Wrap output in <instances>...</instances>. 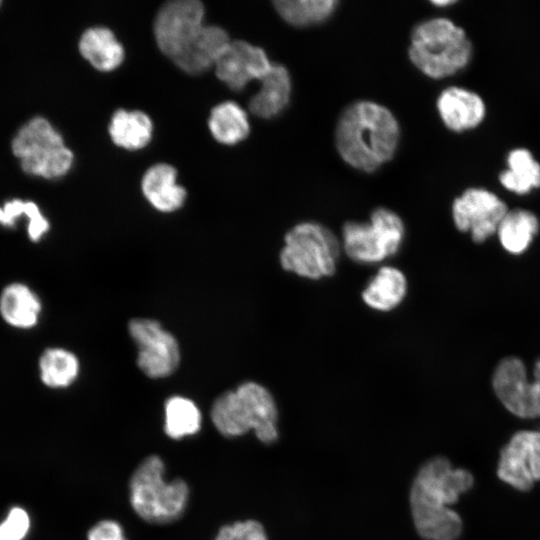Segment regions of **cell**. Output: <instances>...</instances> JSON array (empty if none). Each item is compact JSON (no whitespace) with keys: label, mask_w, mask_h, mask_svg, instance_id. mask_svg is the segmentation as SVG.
<instances>
[{"label":"cell","mask_w":540,"mask_h":540,"mask_svg":"<svg viewBox=\"0 0 540 540\" xmlns=\"http://www.w3.org/2000/svg\"><path fill=\"white\" fill-rule=\"evenodd\" d=\"M12 149L26 173L45 178L66 174L73 163V154L61 135L42 117L33 118L20 129Z\"/></svg>","instance_id":"cell-8"},{"label":"cell","mask_w":540,"mask_h":540,"mask_svg":"<svg viewBox=\"0 0 540 540\" xmlns=\"http://www.w3.org/2000/svg\"><path fill=\"white\" fill-rule=\"evenodd\" d=\"M29 528L28 513L21 507H14L0 524V540H23Z\"/></svg>","instance_id":"cell-30"},{"label":"cell","mask_w":540,"mask_h":540,"mask_svg":"<svg viewBox=\"0 0 540 540\" xmlns=\"http://www.w3.org/2000/svg\"><path fill=\"white\" fill-rule=\"evenodd\" d=\"M211 420L218 432L239 437L254 430L265 444L278 439V411L274 397L263 385L248 381L221 394L211 408Z\"/></svg>","instance_id":"cell-3"},{"label":"cell","mask_w":540,"mask_h":540,"mask_svg":"<svg viewBox=\"0 0 540 540\" xmlns=\"http://www.w3.org/2000/svg\"><path fill=\"white\" fill-rule=\"evenodd\" d=\"M42 382L50 388L69 386L77 377L79 362L77 357L62 348H48L39 358Z\"/></svg>","instance_id":"cell-27"},{"label":"cell","mask_w":540,"mask_h":540,"mask_svg":"<svg viewBox=\"0 0 540 540\" xmlns=\"http://www.w3.org/2000/svg\"><path fill=\"white\" fill-rule=\"evenodd\" d=\"M204 14V6L198 0H174L164 4L154 22L159 49L173 60L205 26Z\"/></svg>","instance_id":"cell-11"},{"label":"cell","mask_w":540,"mask_h":540,"mask_svg":"<svg viewBox=\"0 0 540 540\" xmlns=\"http://www.w3.org/2000/svg\"><path fill=\"white\" fill-rule=\"evenodd\" d=\"M278 14L296 27L320 24L332 16L338 6L335 0H278L274 1Z\"/></svg>","instance_id":"cell-25"},{"label":"cell","mask_w":540,"mask_h":540,"mask_svg":"<svg viewBox=\"0 0 540 540\" xmlns=\"http://www.w3.org/2000/svg\"><path fill=\"white\" fill-rule=\"evenodd\" d=\"M87 540H128L118 521L104 519L93 525L87 533Z\"/></svg>","instance_id":"cell-31"},{"label":"cell","mask_w":540,"mask_h":540,"mask_svg":"<svg viewBox=\"0 0 540 540\" xmlns=\"http://www.w3.org/2000/svg\"><path fill=\"white\" fill-rule=\"evenodd\" d=\"M399 138L400 127L393 113L369 100L347 106L335 130V143L342 159L351 167L368 173L393 158Z\"/></svg>","instance_id":"cell-2"},{"label":"cell","mask_w":540,"mask_h":540,"mask_svg":"<svg viewBox=\"0 0 540 540\" xmlns=\"http://www.w3.org/2000/svg\"><path fill=\"white\" fill-rule=\"evenodd\" d=\"M341 249V242L326 226L300 222L286 232L279 262L285 271L319 280L336 272Z\"/></svg>","instance_id":"cell-6"},{"label":"cell","mask_w":540,"mask_h":540,"mask_svg":"<svg viewBox=\"0 0 540 540\" xmlns=\"http://www.w3.org/2000/svg\"><path fill=\"white\" fill-rule=\"evenodd\" d=\"M3 209L0 208V223L2 224V221H3Z\"/></svg>","instance_id":"cell-35"},{"label":"cell","mask_w":540,"mask_h":540,"mask_svg":"<svg viewBox=\"0 0 540 540\" xmlns=\"http://www.w3.org/2000/svg\"><path fill=\"white\" fill-rule=\"evenodd\" d=\"M109 134L115 145L127 150H138L151 140L153 125L142 111L117 110L109 124Z\"/></svg>","instance_id":"cell-22"},{"label":"cell","mask_w":540,"mask_h":540,"mask_svg":"<svg viewBox=\"0 0 540 540\" xmlns=\"http://www.w3.org/2000/svg\"><path fill=\"white\" fill-rule=\"evenodd\" d=\"M509 170L500 174L502 185L518 194L540 187V165L525 149H516L508 156Z\"/></svg>","instance_id":"cell-28"},{"label":"cell","mask_w":540,"mask_h":540,"mask_svg":"<svg viewBox=\"0 0 540 540\" xmlns=\"http://www.w3.org/2000/svg\"><path fill=\"white\" fill-rule=\"evenodd\" d=\"M453 1H433V3L435 5H440V6H443V5H448V4H451Z\"/></svg>","instance_id":"cell-34"},{"label":"cell","mask_w":540,"mask_h":540,"mask_svg":"<svg viewBox=\"0 0 540 540\" xmlns=\"http://www.w3.org/2000/svg\"><path fill=\"white\" fill-rule=\"evenodd\" d=\"M229 42V36L224 29L205 25L173 61L186 73H203L215 66Z\"/></svg>","instance_id":"cell-15"},{"label":"cell","mask_w":540,"mask_h":540,"mask_svg":"<svg viewBox=\"0 0 540 540\" xmlns=\"http://www.w3.org/2000/svg\"><path fill=\"white\" fill-rule=\"evenodd\" d=\"M131 338L138 347L137 364L151 378L171 375L180 362L175 337L154 320L137 318L128 325Z\"/></svg>","instance_id":"cell-10"},{"label":"cell","mask_w":540,"mask_h":540,"mask_svg":"<svg viewBox=\"0 0 540 540\" xmlns=\"http://www.w3.org/2000/svg\"><path fill=\"white\" fill-rule=\"evenodd\" d=\"M25 203L20 200H14L7 202L3 209V225L11 226L14 224L15 219L24 213Z\"/></svg>","instance_id":"cell-33"},{"label":"cell","mask_w":540,"mask_h":540,"mask_svg":"<svg viewBox=\"0 0 540 540\" xmlns=\"http://www.w3.org/2000/svg\"><path fill=\"white\" fill-rule=\"evenodd\" d=\"M214 67L218 79L237 91L252 80H261L272 63L262 48L243 40H230Z\"/></svg>","instance_id":"cell-14"},{"label":"cell","mask_w":540,"mask_h":540,"mask_svg":"<svg viewBox=\"0 0 540 540\" xmlns=\"http://www.w3.org/2000/svg\"><path fill=\"white\" fill-rule=\"evenodd\" d=\"M176 179V169L166 163L155 164L145 172L141 189L155 209L172 212L183 205L186 190L177 184Z\"/></svg>","instance_id":"cell-17"},{"label":"cell","mask_w":540,"mask_h":540,"mask_svg":"<svg viewBox=\"0 0 540 540\" xmlns=\"http://www.w3.org/2000/svg\"><path fill=\"white\" fill-rule=\"evenodd\" d=\"M24 213L29 217L28 235L32 241H38L48 230L49 223L33 202L25 203Z\"/></svg>","instance_id":"cell-32"},{"label":"cell","mask_w":540,"mask_h":540,"mask_svg":"<svg viewBox=\"0 0 540 540\" xmlns=\"http://www.w3.org/2000/svg\"><path fill=\"white\" fill-rule=\"evenodd\" d=\"M407 290L408 283L404 273L394 266L384 265L369 280L361 298L369 308L389 312L402 303Z\"/></svg>","instance_id":"cell-19"},{"label":"cell","mask_w":540,"mask_h":540,"mask_svg":"<svg viewBox=\"0 0 540 540\" xmlns=\"http://www.w3.org/2000/svg\"><path fill=\"white\" fill-rule=\"evenodd\" d=\"M81 55L97 70L109 72L124 59V49L113 32L106 27L84 31L79 41Z\"/></svg>","instance_id":"cell-21"},{"label":"cell","mask_w":540,"mask_h":540,"mask_svg":"<svg viewBox=\"0 0 540 540\" xmlns=\"http://www.w3.org/2000/svg\"><path fill=\"white\" fill-rule=\"evenodd\" d=\"M437 108L444 124L457 132L477 126L485 114L482 99L459 87L445 89L438 97Z\"/></svg>","instance_id":"cell-16"},{"label":"cell","mask_w":540,"mask_h":540,"mask_svg":"<svg viewBox=\"0 0 540 540\" xmlns=\"http://www.w3.org/2000/svg\"><path fill=\"white\" fill-rule=\"evenodd\" d=\"M208 127L212 136L225 145L243 141L250 132L246 112L232 101L222 102L211 110Z\"/></svg>","instance_id":"cell-24"},{"label":"cell","mask_w":540,"mask_h":540,"mask_svg":"<svg viewBox=\"0 0 540 540\" xmlns=\"http://www.w3.org/2000/svg\"><path fill=\"white\" fill-rule=\"evenodd\" d=\"M41 313V302L25 284L11 283L0 295V314L10 326L28 329L35 326Z\"/></svg>","instance_id":"cell-20"},{"label":"cell","mask_w":540,"mask_h":540,"mask_svg":"<svg viewBox=\"0 0 540 540\" xmlns=\"http://www.w3.org/2000/svg\"><path fill=\"white\" fill-rule=\"evenodd\" d=\"M164 432L175 440L198 433L201 413L197 405L182 396H173L165 402Z\"/></svg>","instance_id":"cell-26"},{"label":"cell","mask_w":540,"mask_h":540,"mask_svg":"<svg viewBox=\"0 0 540 540\" xmlns=\"http://www.w3.org/2000/svg\"><path fill=\"white\" fill-rule=\"evenodd\" d=\"M189 486L181 478L167 481L165 464L158 455L144 458L129 481V500L134 512L152 524L178 520L189 501Z\"/></svg>","instance_id":"cell-4"},{"label":"cell","mask_w":540,"mask_h":540,"mask_svg":"<svg viewBox=\"0 0 540 540\" xmlns=\"http://www.w3.org/2000/svg\"><path fill=\"white\" fill-rule=\"evenodd\" d=\"M497 475L520 491L540 480V431H519L500 452Z\"/></svg>","instance_id":"cell-13"},{"label":"cell","mask_w":540,"mask_h":540,"mask_svg":"<svg viewBox=\"0 0 540 540\" xmlns=\"http://www.w3.org/2000/svg\"><path fill=\"white\" fill-rule=\"evenodd\" d=\"M507 212V206L501 199L478 188L466 190L452 206L456 228L461 232L469 231L475 243H482L496 233Z\"/></svg>","instance_id":"cell-12"},{"label":"cell","mask_w":540,"mask_h":540,"mask_svg":"<svg viewBox=\"0 0 540 540\" xmlns=\"http://www.w3.org/2000/svg\"><path fill=\"white\" fill-rule=\"evenodd\" d=\"M214 540H268L264 527L256 520L237 521L219 528Z\"/></svg>","instance_id":"cell-29"},{"label":"cell","mask_w":540,"mask_h":540,"mask_svg":"<svg viewBox=\"0 0 540 540\" xmlns=\"http://www.w3.org/2000/svg\"><path fill=\"white\" fill-rule=\"evenodd\" d=\"M493 390L503 406L520 418L540 417V358L528 378L523 361L515 356L505 357L496 365L492 375Z\"/></svg>","instance_id":"cell-9"},{"label":"cell","mask_w":540,"mask_h":540,"mask_svg":"<svg viewBox=\"0 0 540 540\" xmlns=\"http://www.w3.org/2000/svg\"><path fill=\"white\" fill-rule=\"evenodd\" d=\"M405 226L394 211L380 207L368 222L348 221L342 227L341 246L360 264H375L395 255L404 240Z\"/></svg>","instance_id":"cell-7"},{"label":"cell","mask_w":540,"mask_h":540,"mask_svg":"<svg viewBox=\"0 0 540 540\" xmlns=\"http://www.w3.org/2000/svg\"><path fill=\"white\" fill-rule=\"evenodd\" d=\"M260 82L259 91L250 99L249 110L257 117L270 119L288 105L292 93L291 77L285 66L272 64Z\"/></svg>","instance_id":"cell-18"},{"label":"cell","mask_w":540,"mask_h":540,"mask_svg":"<svg viewBox=\"0 0 540 540\" xmlns=\"http://www.w3.org/2000/svg\"><path fill=\"white\" fill-rule=\"evenodd\" d=\"M472 474L453 468L445 457L422 465L412 483L410 505L415 528L425 540H456L462 532L461 517L448 505L472 488Z\"/></svg>","instance_id":"cell-1"},{"label":"cell","mask_w":540,"mask_h":540,"mask_svg":"<svg viewBox=\"0 0 540 540\" xmlns=\"http://www.w3.org/2000/svg\"><path fill=\"white\" fill-rule=\"evenodd\" d=\"M539 230L537 217L524 209L508 211L501 220L497 234L502 247L509 253L525 252Z\"/></svg>","instance_id":"cell-23"},{"label":"cell","mask_w":540,"mask_h":540,"mask_svg":"<svg viewBox=\"0 0 540 540\" xmlns=\"http://www.w3.org/2000/svg\"><path fill=\"white\" fill-rule=\"evenodd\" d=\"M471 54L472 46L463 29L446 18L425 20L411 33L409 58L430 78L456 73L467 65Z\"/></svg>","instance_id":"cell-5"}]
</instances>
